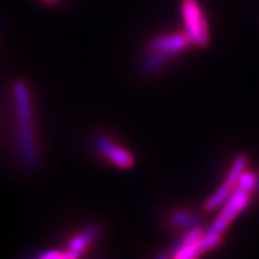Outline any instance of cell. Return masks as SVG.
Here are the masks:
<instances>
[{
  "label": "cell",
  "instance_id": "cell-1",
  "mask_svg": "<svg viewBox=\"0 0 259 259\" xmlns=\"http://www.w3.org/2000/svg\"><path fill=\"white\" fill-rule=\"evenodd\" d=\"M12 90H14L19 151H20L21 159L28 167H34L40 160V154H38L37 140L34 134L31 93L24 82H16Z\"/></svg>",
  "mask_w": 259,
  "mask_h": 259
},
{
  "label": "cell",
  "instance_id": "cell-2",
  "mask_svg": "<svg viewBox=\"0 0 259 259\" xmlns=\"http://www.w3.org/2000/svg\"><path fill=\"white\" fill-rule=\"evenodd\" d=\"M191 45L185 32L161 34L148 42L147 53L142 60V72L144 74H154L160 70L168 61L179 56Z\"/></svg>",
  "mask_w": 259,
  "mask_h": 259
},
{
  "label": "cell",
  "instance_id": "cell-3",
  "mask_svg": "<svg viewBox=\"0 0 259 259\" xmlns=\"http://www.w3.org/2000/svg\"><path fill=\"white\" fill-rule=\"evenodd\" d=\"M181 16L187 37L191 45L205 48L210 42L209 24L198 0H183L181 2Z\"/></svg>",
  "mask_w": 259,
  "mask_h": 259
},
{
  "label": "cell",
  "instance_id": "cell-4",
  "mask_svg": "<svg viewBox=\"0 0 259 259\" xmlns=\"http://www.w3.org/2000/svg\"><path fill=\"white\" fill-rule=\"evenodd\" d=\"M251 191H247L245 188L237 185L235 191L224 202L220 214L211 222L210 228L206 230V234L222 241V235L228 230L229 226L232 225V222L247 208V205L251 201Z\"/></svg>",
  "mask_w": 259,
  "mask_h": 259
},
{
  "label": "cell",
  "instance_id": "cell-5",
  "mask_svg": "<svg viewBox=\"0 0 259 259\" xmlns=\"http://www.w3.org/2000/svg\"><path fill=\"white\" fill-rule=\"evenodd\" d=\"M247 164H249V159H247L246 155H238L235 157L232 163V167H230L228 175H226L225 180L222 181V184L205 200V210L210 211L221 208L224 202L230 197V194L235 191V188L238 185L239 178L247 169Z\"/></svg>",
  "mask_w": 259,
  "mask_h": 259
},
{
  "label": "cell",
  "instance_id": "cell-6",
  "mask_svg": "<svg viewBox=\"0 0 259 259\" xmlns=\"http://www.w3.org/2000/svg\"><path fill=\"white\" fill-rule=\"evenodd\" d=\"M215 243L206 235V232L201 226L192 228L187 230L180 242L175 246L174 258L176 259H192L202 255L205 252L210 251L217 247Z\"/></svg>",
  "mask_w": 259,
  "mask_h": 259
},
{
  "label": "cell",
  "instance_id": "cell-7",
  "mask_svg": "<svg viewBox=\"0 0 259 259\" xmlns=\"http://www.w3.org/2000/svg\"><path fill=\"white\" fill-rule=\"evenodd\" d=\"M94 146H96L99 154L115 167L127 169L135 164L134 155L107 135H103V134L97 135L96 139H94Z\"/></svg>",
  "mask_w": 259,
  "mask_h": 259
},
{
  "label": "cell",
  "instance_id": "cell-8",
  "mask_svg": "<svg viewBox=\"0 0 259 259\" xmlns=\"http://www.w3.org/2000/svg\"><path fill=\"white\" fill-rule=\"evenodd\" d=\"M101 234V228L97 225H92L81 230L79 233L72 237L70 241L68 242L69 251L74 254L75 258L81 256L82 252H85L90 245L99 237Z\"/></svg>",
  "mask_w": 259,
  "mask_h": 259
},
{
  "label": "cell",
  "instance_id": "cell-9",
  "mask_svg": "<svg viewBox=\"0 0 259 259\" xmlns=\"http://www.w3.org/2000/svg\"><path fill=\"white\" fill-rule=\"evenodd\" d=\"M169 222L174 228L181 229V230H189L192 228L200 225V217L197 213L187 209H176L169 214Z\"/></svg>",
  "mask_w": 259,
  "mask_h": 259
},
{
  "label": "cell",
  "instance_id": "cell-10",
  "mask_svg": "<svg viewBox=\"0 0 259 259\" xmlns=\"http://www.w3.org/2000/svg\"><path fill=\"white\" fill-rule=\"evenodd\" d=\"M40 258L42 259H75L74 254L66 250V251H61V250H48V251L40 254Z\"/></svg>",
  "mask_w": 259,
  "mask_h": 259
},
{
  "label": "cell",
  "instance_id": "cell-11",
  "mask_svg": "<svg viewBox=\"0 0 259 259\" xmlns=\"http://www.w3.org/2000/svg\"><path fill=\"white\" fill-rule=\"evenodd\" d=\"M42 2L47 4H56V3H58L60 0H42Z\"/></svg>",
  "mask_w": 259,
  "mask_h": 259
}]
</instances>
